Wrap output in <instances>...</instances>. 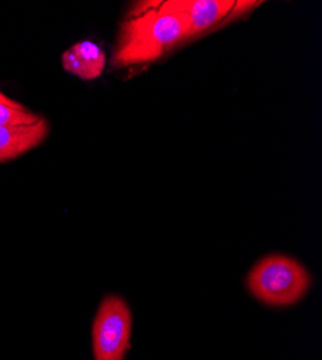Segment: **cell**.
<instances>
[{
  "label": "cell",
  "mask_w": 322,
  "mask_h": 360,
  "mask_svg": "<svg viewBox=\"0 0 322 360\" xmlns=\"http://www.w3.org/2000/svg\"><path fill=\"white\" fill-rule=\"evenodd\" d=\"M42 117L27 110L19 103L5 104L0 103V126L18 127V126H32L38 123Z\"/></svg>",
  "instance_id": "52a82bcc"
},
{
  "label": "cell",
  "mask_w": 322,
  "mask_h": 360,
  "mask_svg": "<svg viewBox=\"0 0 322 360\" xmlns=\"http://www.w3.org/2000/svg\"><path fill=\"white\" fill-rule=\"evenodd\" d=\"M187 22L190 38L216 26L233 13V0H173Z\"/></svg>",
  "instance_id": "277c9868"
},
{
  "label": "cell",
  "mask_w": 322,
  "mask_h": 360,
  "mask_svg": "<svg viewBox=\"0 0 322 360\" xmlns=\"http://www.w3.org/2000/svg\"><path fill=\"white\" fill-rule=\"evenodd\" d=\"M0 103H5V104H11V103H15V100H12L11 97L5 96L2 91H0Z\"/></svg>",
  "instance_id": "ba28073f"
},
{
  "label": "cell",
  "mask_w": 322,
  "mask_h": 360,
  "mask_svg": "<svg viewBox=\"0 0 322 360\" xmlns=\"http://www.w3.org/2000/svg\"><path fill=\"white\" fill-rule=\"evenodd\" d=\"M49 126L41 118L32 126H0V163L13 160L38 147L48 136Z\"/></svg>",
  "instance_id": "5b68a950"
},
{
  "label": "cell",
  "mask_w": 322,
  "mask_h": 360,
  "mask_svg": "<svg viewBox=\"0 0 322 360\" xmlns=\"http://www.w3.org/2000/svg\"><path fill=\"white\" fill-rule=\"evenodd\" d=\"M309 285L308 269L295 258L279 254L260 259L247 276L250 292L261 303L273 307L298 303Z\"/></svg>",
  "instance_id": "7a4b0ae2"
},
{
  "label": "cell",
  "mask_w": 322,
  "mask_h": 360,
  "mask_svg": "<svg viewBox=\"0 0 322 360\" xmlns=\"http://www.w3.org/2000/svg\"><path fill=\"white\" fill-rule=\"evenodd\" d=\"M132 313L119 295H106L93 323L96 360H123L130 347Z\"/></svg>",
  "instance_id": "3957f363"
},
{
  "label": "cell",
  "mask_w": 322,
  "mask_h": 360,
  "mask_svg": "<svg viewBox=\"0 0 322 360\" xmlns=\"http://www.w3.org/2000/svg\"><path fill=\"white\" fill-rule=\"evenodd\" d=\"M61 61L64 70L71 75L92 81L103 74L106 68V53L97 44L81 41L63 53Z\"/></svg>",
  "instance_id": "8992f818"
},
{
  "label": "cell",
  "mask_w": 322,
  "mask_h": 360,
  "mask_svg": "<svg viewBox=\"0 0 322 360\" xmlns=\"http://www.w3.org/2000/svg\"><path fill=\"white\" fill-rule=\"evenodd\" d=\"M188 38L187 22L173 0L139 4L122 25L113 64L129 67L154 63Z\"/></svg>",
  "instance_id": "6da1fadb"
}]
</instances>
